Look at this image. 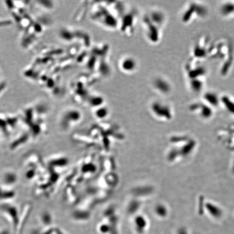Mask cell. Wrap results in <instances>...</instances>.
<instances>
[{
	"mask_svg": "<svg viewBox=\"0 0 234 234\" xmlns=\"http://www.w3.org/2000/svg\"><path fill=\"white\" fill-rule=\"evenodd\" d=\"M30 137L31 135L28 131L20 133L11 143L10 146L11 150H15L21 146H22L23 145H25L29 140Z\"/></svg>",
	"mask_w": 234,
	"mask_h": 234,
	"instance_id": "cell-4",
	"label": "cell"
},
{
	"mask_svg": "<svg viewBox=\"0 0 234 234\" xmlns=\"http://www.w3.org/2000/svg\"><path fill=\"white\" fill-rule=\"evenodd\" d=\"M16 196L13 187H8L0 183V203L12 202Z\"/></svg>",
	"mask_w": 234,
	"mask_h": 234,
	"instance_id": "cell-2",
	"label": "cell"
},
{
	"mask_svg": "<svg viewBox=\"0 0 234 234\" xmlns=\"http://www.w3.org/2000/svg\"><path fill=\"white\" fill-rule=\"evenodd\" d=\"M0 211L9 218L15 228L17 227L19 223L20 217L18 208L14 203L12 202L0 203Z\"/></svg>",
	"mask_w": 234,
	"mask_h": 234,
	"instance_id": "cell-1",
	"label": "cell"
},
{
	"mask_svg": "<svg viewBox=\"0 0 234 234\" xmlns=\"http://www.w3.org/2000/svg\"><path fill=\"white\" fill-rule=\"evenodd\" d=\"M18 179L17 174L15 171L7 170L2 175L1 184L6 187H13L17 183Z\"/></svg>",
	"mask_w": 234,
	"mask_h": 234,
	"instance_id": "cell-3",
	"label": "cell"
}]
</instances>
